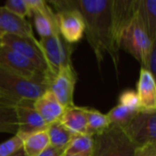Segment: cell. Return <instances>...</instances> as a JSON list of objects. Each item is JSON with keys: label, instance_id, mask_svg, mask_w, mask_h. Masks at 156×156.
Returning <instances> with one entry per match:
<instances>
[{"label": "cell", "instance_id": "obj_11", "mask_svg": "<svg viewBox=\"0 0 156 156\" xmlns=\"http://www.w3.org/2000/svg\"><path fill=\"white\" fill-rule=\"evenodd\" d=\"M55 15L60 37L66 43L73 45L83 37L85 23L81 14L77 9H60Z\"/></svg>", "mask_w": 156, "mask_h": 156}, {"label": "cell", "instance_id": "obj_30", "mask_svg": "<svg viewBox=\"0 0 156 156\" xmlns=\"http://www.w3.org/2000/svg\"><path fill=\"white\" fill-rule=\"evenodd\" d=\"M0 104L2 105H8V106H13L16 107V104L13 103L10 100H8L1 91H0Z\"/></svg>", "mask_w": 156, "mask_h": 156}, {"label": "cell", "instance_id": "obj_21", "mask_svg": "<svg viewBox=\"0 0 156 156\" xmlns=\"http://www.w3.org/2000/svg\"><path fill=\"white\" fill-rule=\"evenodd\" d=\"M47 130L36 133L23 141L22 149L27 156H37L49 146Z\"/></svg>", "mask_w": 156, "mask_h": 156}, {"label": "cell", "instance_id": "obj_13", "mask_svg": "<svg viewBox=\"0 0 156 156\" xmlns=\"http://www.w3.org/2000/svg\"><path fill=\"white\" fill-rule=\"evenodd\" d=\"M136 94L142 112H156L155 77L147 69L141 68Z\"/></svg>", "mask_w": 156, "mask_h": 156}, {"label": "cell", "instance_id": "obj_22", "mask_svg": "<svg viewBox=\"0 0 156 156\" xmlns=\"http://www.w3.org/2000/svg\"><path fill=\"white\" fill-rule=\"evenodd\" d=\"M93 149V136L87 133L74 134L72 140L66 147L63 156L77 154H91Z\"/></svg>", "mask_w": 156, "mask_h": 156}, {"label": "cell", "instance_id": "obj_10", "mask_svg": "<svg viewBox=\"0 0 156 156\" xmlns=\"http://www.w3.org/2000/svg\"><path fill=\"white\" fill-rule=\"evenodd\" d=\"M0 69L27 79L48 82L46 77L28 59L4 45H0Z\"/></svg>", "mask_w": 156, "mask_h": 156}, {"label": "cell", "instance_id": "obj_33", "mask_svg": "<svg viewBox=\"0 0 156 156\" xmlns=\"http://www.w3.org/2000/svg\"><path fill=\"white\" fill-rule=\"evenodd\" d=\"M4 32L0 30V45H2V38H3V36H4Z\"/></svg>", "mask_w": 156, "mask_h": 156}, {"label": "cell", "instance_id": "obj_15", "mask_svg": "<svg viewBox=\"0 0 156 156\" xmlns=\"http://www.w3.org/2000/svg\"><path fill=\"white\" fill-rule=\"evenodd\" d=\"M0 30L5 34L35 37L30 23L27 19L13 15L4 5H0Z\"/></svg>", "mask_w": 156, "mask_h": 156}, {"label": "cell", "instance_id": "obj_3", "mask_svg": "<svg viewBox=\"0 0 156 156\" xmlns=\"http://www.w3.org/2000/svg\"><path fill=\"white\" fill-rule=\"evenodd\" d=\"M47 90L46 80L27 79L0 69V91L16 106L23 101H35Z\"/></svg>", "mask_w": 156, "mask_h": 156}, {"label": "cell", "instance_id": "obj_28", "mask_svg": "<svg viewBox=\"0 0 156 156\" xmlns=\"http://www.w3.org/2000/svg\"><path fill=\"white\" fill-rule=\"evenodd\" d=\"M134 156H156V144H147L139 147Z\"/></svg>", "mask_w": 156, "mask_h": 156}, {"label": "cell", "instance_id": "obj_5", "mask_svg": "<svg viewBox=\"0 0 156 156\" xmlns=\"http://www.w3.org/2000/svg\"><path fill=\"white\" fill-rule=\"evenodd\" d=\"M38 47L48 65L49 80L63 67L72 63L71 45L61 38L59 32H55L47 37H41L38 40Z\"/></svg>", "mask_w": 156, "mask_h": 156}, {"label": "cell", "instance_id": "obj_6", "mask_svg": "<svg viewBox=\"0 0 156 156\" xmlns=\"http://www.w3.org/2000/svg\"><path fill=\"white\" fill-rule=\"evenodd\" d=\"M156 40H152L144 27L136 16L125 29L122 40L121 48L131 54L144 67L145 60Z\"/></svg>", "mask_w": 156, "mask_h": 156}, {"label": "cell", "instance_id": "obj_31", "mask_svg": "<svg viewBox=\"0 0 156 156\" xmlns=\"http://www.w3.org/2000/svg\"><path fill=\"white\" fill-rule=\"evenodd\" d=\"M11 156H27L25 154V153H24V151H23V149L21 148V149H19L16 153H15L13 155Z\"/></svg>", "mask_w": 156, "mask_h": 156}, {"label": "cell", "instance_id": "obj_1", "mask_svg": "<svg viewBox=\"0 0 156 156\" xmlns=\"http://www.w3.org/2000/svg\"><path fill=\"white\" fill-rule=\"evenodd\" d=\"M48 4L57 11L74 8L81 14L85 23L84 35L101 68L109 53L112 0H52Z\"/></svg>", "mask_w": 156, "mask_h": 156}, {"label": "cell", "instance_id": "obj_16", "mask_svg": "<svg viewBox=\"0 0 156 156\" xmlns=\"http://www.w3.org/2000/svg\"><path fill=\"white\" fill-rule=\"evenodd\" d=\"M135 16L149 37L156 40V0H137Z\"/></svg>", "mask_w": 156, "mask_h": 156}, {"label": "cell", "instance_id": "obj_18", "mask_svg": "<svg viewBox=\"0 0 156 156\" xmlns=\"http://www.w3.org/2000/svg\"><path fill=\"white\" fill-rule=\"evenodd\" d=\"M47 133L49 139V144L59 149H66L75 134L62 125L60 122H55L48 124Z\"/></svg>", "mask_w": 156, "mask_h": 156}, {"label": "cell", "instance_id": "obj_20", "mask_svg": "<svg viewBox=\"0 0 156 156\" xmlns=\"http://www.w3.org/2000/svg\"><path fill=\"white\" fill-rule=\"evenodd\" d=\"M87 115V131L86 133L90 135H97L107 130L111 126L110 120L107 114L101 113L98 110L86 107Z\"/></svg>", "mask_w": 156, "mask_h": 156}, {"label": "cell", "instance_id": "obj_23", "mask_svg": "<svg viewBox=\"0 0 156 156\" xmlns=\"http://www.w3.org/2000/svg\"><path fill=\"white\" fill-rule=\"evenodd\" d=\"M17 119L15 107L0 104V133L16 135L17 132Z\"/></svg>", "mask_w": 156, "mask_h": 156}, {"label": "cell", "instance_id": "obj_24", "mask_svg": "<svg viewBox=\"0 0 156 156\" xmlns=\"http://www.w3.org/2000/svg\"><path fill=\"white\" fill-rule=\"evenodd\" d=\"M4 6L13 15L20 18L26 19L27 16H31L27 0H8L5 3Z\"/></svg>", "mask_w": 156, "mask_h": 156}, {"label": "cell", "instance_id": "obj_14", "mask_svg": "<svg viewBox=\"0 0 156 156\" xmlns=\"http://www.w3.org/2000/svg\"><path fill=\"white\" fill-rule=\"evenodd\" d=\"M33 108L48 125L55 122H59L65 112V108L49 90H47L33 102Z\"/></svg>", "mask_w": 156, "mask_h": 156}, {"label": "cell", "instance_id": "obj_12", "mask_svg": "<svg viewBox=\"0 0 156 156\" xmlns=\"http://www.w3.org/2000/svg\"><path fill=\"white\" fill-rule=\"evenodd\" d=\"M33 102L23 101L15 107L18 124L16 135L22 141L36 133L47 130L48 127V124L33 108Z\"/></svg>", "mask_w": 156, "mask_h": 156}, {"label": "cell", "instance_id": "obj_19", "mask_svg": "<svg viewBox=\"0 0 156 156\" xmlns=\"http://www.w3.org/2000/svg\"><path fill=\"white\" fill-rule=\"evenodd\" d=\"M139 112V109L127 107L119 103L107 113V116L111 125L124 130Z\"/></svg>", "mask_w": 156, "mask_h": 156}, {"label": "cell", "instance_id": "obj_29", "mask_svg": "<svg viewBox=\"0 0 156 156\" xmlns=\"http://www.w3.org/2000/svg\"><path fill=\"white\" fill-rule=\"evenodd\" d=\"M64 151L65 149H59L49 145L48 148H46L43 152H41L37 156H63Z\"/></svg>", "mask_w": 156, "mask_h": 156}, {"label": "cell", "instance_id": "obj_25", "mask_svg": "<svg viewBox=\"0 0 156 156\" xmlns=\"http://www.w3.org/2000/svg\"><path fill=\"white\" fill-rule=\"evenodd\" d=\"M23 141L16 135L0 144V156H11L22 148Z\"/></svg>", "mask_w": 156, "mask_h": 156}, {"label": "cell", "instance_id": "obj_27", "mask_svg": "<svg viewBox=\"0 0 156 156\" xmlns=\"http://www.w3.org/2000/svg\"><path fill=\"white\" fill-rule=\"evenodd\" d=\"M145 69H147L148 71H150L153 76L155 77L156 72V42L153 45L151 51L145 60V63L144 65V67H142Z\"/></svg>", "mask_w": 156, "mask_h": 156}, {"label": "cell", "instance_id": "obj_4", "mask_svg": "<svg viewBox=\"0 0 156 156\" xmlns=\"http://www.w3.org/2000/svg\"><path fill=\"white\" fill-rule=\"evenodd\" d=\"M138 148L122 129L111 125L93 136L91 156H134Z\"/></svg>", "mask_w": 156, "mask_h": 156}, {"label": "cell", "instance_id": "obj_9", "mask_svg": "<svg viewBox=\"0 0 156 156\" xmlns=\"http://www.w3.org/2000/svg\"><path fill=\"white\" fill-rule=\"evenodd\" d=\"M77 83V73L72 63L63 67L48 82V90L65 108L74 106V91Z\"/></svg>", "mask_w": 156, "mask_h": 156}, {"label": "cell", "instance_id": "obj_7", "mask_svg": "<svg viewBox=\"0 0 156 156\" xmlns=\"http://www.w3.org/2000/svg\"><path fill=\"white\" fill-rule=\"evenodd\" d=\"M2 45L15 50L28 59L47 79L49 80V73L47 62L38 47V40L36 37H26L13 34H4Z\"/></svg>", "mask_w": 156, "mask_h": 156}, {"label": "cell", "instance_id": "obj_32", "mask_svg": "<svg viewBox=\"0 0 156 156\" xmlns=\"http://www.w3.org/2000/svg\"><path fill=\"white\" fill-rule=\"evenodd\" d=\"M69 156H91V154H73V155Z\"/></svg>", "mask_w": 156, "mask_h": 156}, {"label": "cell", "instance_id": "obj_26", "mask_svg": "<svg viewBox=\"0 0 156 156\" xmlns=\"http://www.w3.org/2000/svg\"><path fill=\"white\" fill-rule=\"evenodd\" d=\"M119 103L127 107L139 109V101L136 91L133 90H126L122 91L119 97Z\"/></svg>", "mask_w": 156, "mask_h": 156}, {"label": "cell", "instance_id": "obj_8", "mask_svg": "<svg viewBox=\"0 0 156 156\" xmlns=\"http://www.w3.org/2000/svg\"><path fill=\"white\" fill-rule=\"evenodd\" d=\"M123 131L137 147L156 144V112L140 111Z\"/></svg>", "mask_w": 156, "mask_h": 156}, {"label": "cell", "instance_id": "obj_17", "mask_svg": "<svg viewBox=\"0 0 156 156\" xmlns=\"http://www.w3.org/2000/svg\"><path fill=\"white\" fill-rule=\"evenodd\" d=\"M71 133H86L87 115L86 107H78L76 105L65 109V112L59 121Z\"/></svg>", "mask_w": 156, "mask_h": 156}, {"label": "cell", "instance_id": "obj_2", "mask_svg": "<svg viewBox=\"0 0 156 156\" xmlns=\"http://www.w3.org/2000/svg\"><path fill=\"white\" fill-rule=\"evenodd\" d=\"M137 0H112L110 23V46L108 55L112 58L117 76L120 69L122 37L135 17Z\"/></svg>", "mask_w": 156, "mask_h": 156}]
</instances>
